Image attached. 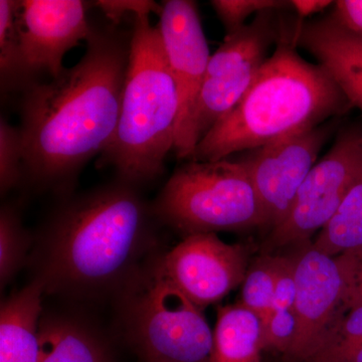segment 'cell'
Masks as SVG:
<instances>
[{
	"label": "cell",
	"instance_id": "3",
	"mask_svg": "<svg viewBox=\"0 0 362 362\" xmlns=\"http://www.w3.org/2000/svg\"><path fill=\"white\" fill-rule=\"evenodd\" d=\"M298 28L280 26L277 47L239 103L197 144L192 161H216L321 125L346 98L320 65L296 47Z\"/></svg>",
	"mask_w": 362,
	"mask_h": 362
},
{
	"label": "cell",
	"instance_id": "15",
	"mask_svg": "<svg viewBox=\"0 0 362 362\" xmlns=\"http://www.w3.org/2000/svg\"><path fill=\"white\" fill-rule=\"evenodd\" d=\"M45 288L40 279L8 298L0 310V362H40V314Z\"/></svg>",
	"mask_w": 362,
	"mask_h": 362
},
{
	"label": "cell",
	"instance_id": "19",
	"mask_svg": "<svg viewBox=\"0 0 362 362\" xmlns=\"http://www.w3.org/2000/svg\"><path fill=\"white\" fill-rule=\"evenodd\" d=\"M20 1H0V80L2 92L26 88L23 62H21Z\"/></svg>",
	"mask_w": 362,
	"mask_h": 362
},
{
	"label": "cell",
	"instance_id": "4",
	"mask_svg": "<svg viewBox=\"0 0 362 362\" xmlns=\"http://www.w3.org/2000/svg\"><path fill=\"white\" fill-rule=\"evenodd\" d=\"M180 100L158 25L134 18L130 58L115 135L99 163L128 185L156 180L175 150Z\"/></svg>",
	"mask_w": 362,
	"mask_h": 362
},
{
	"label": "cell",
	"instance_id": "12",
	"mask_svg": "<svg viewBox=\"0 0 362 362\" xmlns=\"http://www.w3.org/2000/svg\"><path fill=\"white\" fill-rule=\"evenodd\" d=\"M18 25L26 87L40 73L58 77L66 52L87 42L93 28L81 0H21Z\"/></svg>",
	"mask_w": 362,
	"mask_h": 362
},
{
	"label": "cell",
	"instance_id": "8",
	"mask_svg": "<svg viewBox=\"0 0 362 362\" xmlns=\"http://www.w3.org/2000/svg\"><path fill=\"white\" fill-rule=\"evenodd\" d=\"M362 171V131L340 135L317 162L298 192L289 216L271 230L267 252L303 245L332 220Z\"/></svg>",
	"mask_w": 362,
	"mask_h": 362
},
{
	"label": "cell",
	"instance_id": "7",
	"mask_svg": "<svg viewBox=\"0 0 362 362\" xmlns=\"http://www.w3.org/2000/svg\"><path fill=\"white\" fill-rule=\"evenodd\" d=\"M262 11L238 32L228 35L211 56L194 119V137L202 138L232 111L259 75L269 47L280 35L276 13Z\"/></svg>",
	"mask_w": 362,
	"mask_h": 362
},
{
	"label": "cell",
	"instance_id": "23",
	"mask_svg": "<svg viewBox=\"0 0 362 362\" xmlns=\"http://www.w3.org/2000/svg\"><path fill=\"white\" fill-rule=\"evenodd\" d=\"M211 4L225 26L226 35L244 28L252 14L291 7L290 1L281 0H213Z\"/></svg>",
	"mask_w": 362,
	"mask_h": 362
},
{
	"label": "cell",
	"instance_id": "20",
	"mask_svg": "<svg viewBox=\"0 0 362 362\" xmlns=\"http://www.w3.org/2000/svg\"><path fill=\"white\" fill-rule=\"evenodd\" d=\"M277 265L278 256L266 254L247 270L243 282L242 301L240 303L259 317L262 326L270 315Z\"/></svg>",
	"mask_w": 362,
	"mask_h": 362
},
{
	"label": "cell",
	"instance_id": "28",
	"mask_svg": "<svg viewBox=\"0 0 362 362\" xmlns=\"http://www.w3.org/2000/svg\"><path fill=\"white\" fill-rule=\"evenodd\" d=\"M341 362H362V341Z\"/></svg>",
	"mask_w": 362,
	"mask_h": 362
},
{
	"label": "cell",
	"instance_id": "17",
	"mask_svg": "<svg viewBox=\"0 0 362 362\" xmlns=\"http://www.w3.org/2000/svg\"><path fill=\"white\" fill-rule=\"evenodd\" d=\"M40 362H112L103 342L80 324L57 320L40 323Z\"/></svg>",
	"mask_w": 362,
	"mask_h": 362
},
{
	"label": "cell",
	"instance_id": "14",
	"mask_svg": "<svg viewBox=\"0 0 362 362\" xmlns=\"http://www.w3.org/2000/svg\"><path fill=\"white\" fill-rule=\"evenodd\" d=\"M297 42L327 71L347 101L362 112V35L340 25L331 14L300 23Z\"/></svg>",
	"mask_w": 362,
	"mask_h": 362
},
{
	"label": "cell",
	"instance_id": "25",
	"mask_svg": "<svg viewBox=\"0 0 362 362\" xmlns=\"http://www.w3.org/2000/svg\"><path fill=\"white\" fill-rule=\"evenodd\" d=\"M346 281L349 304H362V247L342 252L337 256Z\"/></svg>",
	"mask_w": 362,
	"mask_h": 362
},
{
	"label": "cell",
	"instance_id": "13",
	"mask_svg": "<svg viewBox=\"0 0 362 362\" xmlns=\"http://www.w3.org/2000/svg\"><path fill=\"white\" fill-rule=\"evenodd\" d=\"M294 258L297 335L288 356L306 362L322 343L345 304L346 281L337 257L311 245Z\"/></svg>",
	"mask_w": 362,
	"mask_h": 362
},
{
	"label": "cell",
	"instance_id": "16",
	"mask_svg": "<svg viewBox=\"0 0 362 362\" xmlns=\"http://www.w3.org/2000/svg\"><path fill=\"white\" fill-rule=\"evenodd\" d=\"M262 322L240 303L218 307L211 362H262Z\"/></svg>",
	"mask_w": 362,
	"mask_h": 362
},
{
	"label": "cell",
	"instance_id": "21",
	"mask_svg": "<svg viewBox=\"0 0 362 362\" xmlns=\"http://www.w3.org/2000/svg\"><path fill=\"white\" fill-rule=\"evenodd\" d=\"M30 235L20 216L11 207H2L0 214V282L4 287L25 262Z\"/></svg>",
	"mask_w": 362,
	"mask_h": 362
},
{
	"label": "cell",
	"instance_id": "10",
	"mask_svg": "<svg viewBox=\"0 0 362 362\" xmlns=\"http://www.w3.org/2000/svg\"><path fill=\"white\" fill-rule=\"evenodd\" d=\"M328 135L329 128L319 125L245 151L239 159L265 209L271 230L289 216L298 192L315 166Z\"/></svg>",
	"mask_w": 362,
	"mask_h": 362
},
{
	"label": "cell",
	"instance_id": "2",
	"mask_svg": "<svg viewBox=\"0 0 362 362\" xmlns=\"http://www.w3.org/2000/svg\"><path fill=\"white\" fill-rule=\"evenodd\" d=\"M150 211L132 185L90 192L57 214L45 238V290L90 294L125 279L149 247Z\"/></svg>",
	"mask_w": 362,
	"mask_h": 362
},
{
	"label": "cell",
	"instance_id": "24",
	"mask_svg": "<svg viewBox=\"0 0 362 362\" xmlns=\"http://www.w3.org/2000/svg\"><path fill=\"white\" fill-rule=\"evenodd\" d=\"M98 7L112 25H118L121 21L128 14L137 16H149L156 13L160 16L162 6H158L152 0H98L93 2Z\"/></svg>",
	"mask_w": 362,
	"mask_h": 362
},
{
	"label": "cell",
	"instance_id": "6",
	"mask_svg": "<svg viewBox=\"0 0 362 362\" xmlns=\"http://www.w3.org/2000/svg\"><path fill=\"white\" fill-rule=\"evenodd\" d=\"M132 295L128 333L143 362H211L214 332L202 309L156 263Z\"/></svg>",
	"mask_w": 362,
	"mask_h": 362
},
{
	"label": "cell",
	"instance_id": "18",
	"mask_svg": "<svg viewBox=\"0 0 362 362\" xmlns=\"http://www.w3.org/2000/svg\"><path fill=\"white\" fill-rule=\"evenodd\" d=\"M312 245L331 257L362 247V171L332 220Z\"/></svg>",
	"mask_w": 362,
	"mask_h": 362
},
{
	"label": "cell",
	"instance_id": "22",
	"mask_svg": "<svg viewBox=\"0 0 362 362\" xmlns=\"http://www.w3.org/2000/svg\"><path fill=\"white\" fill-rule=\"evenodd\" d=\"M23 173V146L18 127L0 120V189L1 194L20 182Z\"/></svg>",
	"mask_w": 362,
	"mask_h": 362
},
{
	"label": "cell",
	"instance_id": "1",
	"mask_svg": "<svg viewBox=\"0 0 362 362\" xmlns=\"http://www.w3.org/2000/svg\"><path fill=\"white\" fill-rule=\"evenodd\" d=\"M113 26L92 28L78 64L23 90V173L37 182H68L113 140L131 42V35Z\"/></svg>",
	"mask_w": 362,
	"mask_h": 362
},
{
	"label": "cell",
	"instance_id": "5",
	"mask_svg": "<svg viewBox=\"0 0 362 362\" xmlns=\"http://www.w3.org/2000/svg\"><path fill=\"white\" fill-rule=\"evenodd\" d=\"M152 214L185 237L269 226L265 209L239 160L192 161L169 178Z\"/></svg>",
	"mask_w": 362,
	"mask_h": 362
},
{
	"label": "cell",
	"instance_id": "9",
	"mask_svg": "<svg viewBox=\"0 0 362 362\" xmlns=\"http://www.w3.org/2000/svg\"><path fill=\"white\" fill-rule=\"evenodd\" d=\"M159 16L162 42L180 100L173 151L178 158L192 160L197 148L194 137L195 109L211 54L197 2L168 0L162 4Z\"/></svg>",
	"mask_w": 362,
	"mask_h": 362
},
{
	"label": "cell",
	"instance_id": "11",
	"mask_svg": "<svg viewBox=\"0 0 362 362\" xmlns=\"http://www.w3.org/2000/svg\"><path fill=\"white\" fill-rule=\"evenodd\" d=\"M156 265L202 310L244 282L247 254L242 245L226 244L216 233H194L158 259Z\"/></svg>",
	"mask_w": 362,
	"mask_h": 362
},
{
	"label": "cell",
	"instance_id": "26",
	"mask_svg": "<svg viewBox=\"0 0 362 362\" xmlns=\"http://www.w3.org/2000/svg\"><path fill=\"white\" fill-rule=\"evenodd\" d=\"M334 6L333 18L351 32L362 35V0H340Z\"/></svg>",
	"mask_w": 362,
	"mask_h": 362
},
{
	"label": "cell",
	"instance_id": "27",
	"mask_svg": "<svg viewBox=\"0 0 362 362\" xmlns=\"http://www.w3.org/2000/svg\"><path fill=\"white\" fill-rule=\"evenodd\" d=\"M290 4L302 21L312 14L321 13L334 2L327 1V0H293Z\"/></svg>",
	"mask_w": 362,
	"mask_h": 362
}]
</instances>
